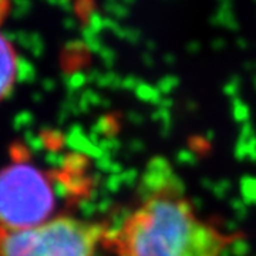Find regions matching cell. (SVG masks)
Wrapping results in <instances>:
<instances>
[{"instance_id": "obj_1", "label": "cell", "mask_w": 256, "mask_h": 256, "mask_svg": "<svg viewBox=\"0 0 256 256\" xmlns=\"http://www.w3.org/2000/svg\"><path fill=\"white\" fill-rule=\"evenodd\" d=\"M106 240L117 256H222L229 242L172 186L148 192Z\"/></svg>"}, {"instance_id": "obj_2", "label": "cell", "mask_w": 256, "mask_h": 256, "mask_svg": "<svg viewBox=\"0 0 256 256\" xmlns=\"http://www.w3.org/2000/svg\"><path fill=\"white\" fill-rule=\"evenodd\" d=\"M104 238L100 225L72 216L28 229L0 226V256H92Z\"/></svg>"}, {"instance_id": "obj_3", "label": "cell", "mask_w": 256, "mask_h": 256, "mask_svg": "<svg viewBox=\"0 0 256 256\" xmlns=\"http://www.w3.org/2000/svg\"><path fill=\"white\" fill-rule=\"evenodd\" d=\"M56 195L48 176L18 161L0 170V226L28 229L53 220Z\"/></svg>"}, {"instance_id": "obj_4", "label": "cell", "mask_w": 256, "mask_h": 256, "mask_svg": "<svg viewBox=\"0 0 256 256\" xmlns=\"http://www.w3.org/2000/svg\"><path fill=\"white\" fill-rule=\"evenodd\" d=\"M18 74V58L13 47L0 34V101L12 92Z\"/></svg>"}, {"instance_id": "obj_5", "label": "cell", "mask_w": 256, "mask_h": 256, "mask_svg": "<svg viewBox=\"0 0 256 256\" xmlns=\"http://www.w3.org/2000/svg\"><path fill=\"white\" fill-rule=\"evenodd\" d=\"M10 8V0H0V23L8 16Z\"/></svg>"}]
</instances>
